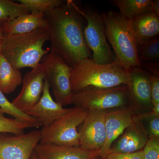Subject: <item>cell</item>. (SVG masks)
Segmentation results:
<instances>
[{"label": "cell", "instance_id": "6da1fadb", "mask_svg": "<svg viewBox=\"0 0 159 159\" xmlns=\"http://www.w3.org/2000/svg\"><path fill=\"white\" fill-rule=\"evenodd\" d=\"M79 8L68 0L45 13L51 51L62 57L71 67L91 56L84 35L85 20Z\"/></svg>", "mask_w": 159, "mask_h": 159}, {"label": "cell", "instance_id": "7a4b0ae2", "mask_svg": "<svg viewBox=\"0 0 159 159\" xmlns=\"http://www.w3.org/2000/svg\"><path fill=\"white\" fill-rule=\"evenodd\" d=\"M48 41L49 35L46 28L24 34L3 35L1 54L18 70L34 69L51 51L50 48H43Z\"/></svg>", "mask_w": 159, "mask_h": 159}, {"label": "cell", "instance_id": "3957f363", "mask_svg": "<svg viewBox=\"0 0 159 159\" xmlns=\"http://www.w3.org/2000/svg\"><path fill=\"white\" fill-rule=\"evenodd\" d=\"M107 38L114 51L115 62L129 70L142 68L138 57V44L130 28L129 20L118 11L109 10L101 15Z\"/></svg>", "mask_w": 159, "mask_h": 159}, {"label": "cell", "instance_id": "277c9868", "mask_svg": "<svg viewBox=\"0 0 159 159\" xmlns=\"http://www.w3.org/2000/svg\"><path fill=\"white\" fill-rule=\"evenodd\" d=\"M129 71L115 62L99 64L90 58L83 59L72 67L70 85L73 92L88 87L110 88L126 84Z\"/></svg>", "mask_w": 159, "mask_h": 159}, {"label": "cell", "instance_id": "5b68a950", "mask_svg": "<svg viewBox=\"0 0 159 159\" xmlns=\"http://www.w3.org/2000/svg\"><path fill=\"white\" fill-rule=\"evenodd\" d=\"M72 104L88 111H109L130 106L126 84L110 88L86 87L73 92Z\"/></svg>", "mask_w": 159, "mask_h": 159}, {"label": "cell", "instance_id": "8992f818", "mask_svg": "<svg viewBox=\"0 0 159 159\" xmlns=\"http://www.w3.org/2000/svg\"><path fill=\"white\" fill-rule=\"evenodd\" d=\"M88 110L74 107L51 125L43 126L40 143L80 147L78 127L84 120Z\"/></svg>", "mask_w": 159, "mask_h": 159}, {"label": "cell", "instance_id": "52a82bcc", "mask_svg": "<svg viewBox=\"0 0 159 159\" xmlns=\"http://www.w3.org/2000/svg\"><path fill=\"white\" fill-rule=\"evenodd\" d=\"M79 10L86 21L84 35L88 48L93 52L92 59L99 64L114 62L115 54L107 40L101 15L95 9L90 8H79Z\"/></svg>", "mask_w": 159, "mask_h": 159}, {"label": "cell", "instance_id": "ba28073f", "mask_svg": "<svg viewBox=\"0 0 159 159\" xmlns=\"http://www.w3.org/2000/svg\"><path fill=\"white\" fill-rule=\"evenodd\" d=\"M40 65L54 93L56 102L62 106L72 104L73 91L70 85L72 67L58 54L50 51L43 58Z\"/></svg>", "mask_w": 159, "mask_h": 159}, {"label": "cell", "instance_id": "9c48e42d", "mask_svg": "<svg viewBox=\"0 0 159 159\" xmlns=\"http://www.w3.org/2000/svg\"><path fill=\"white\" fill-rule=\"evenodd\" d=\"M108 111L89 110L78 127L80 147L85 150L99 151L106 139L105 120Z\"/></svg>", "mask_w": 159, "mask_h": 159}, {"label": "cell", "instance_id": "30bf717a", "mask_svg": "<svg viewBox=\"0 0 159 159\" xmlns=\"http://www.w3.org/2000/svg\"><path fill=\"white\" fill-rule=\"evenodd\" d=\"M40 130L20 135L0 134V159H30L40 142Z\"/></svg>", "mask_w": 159, "mask_h": 159}, {"label": "cell", "instance_id": "8fae6325", "mask_svg": "<svg viewBox=\"0 0 159 159\" xmlns=\"http://www.w3.org/2000/svg\"><path fill=\"white\" fill-rule=\"evenodd\" d=\"M128 87L130 106L139 114L152 109L150 82V73L138 67L129 69Z\"/></svg>", "mask_w": 159, "mask_h": 159}, {"label": "cell", "instance_id": "7c38bea8", "mask_svg": "<svg viewBox=\"0 0 159 159\" xmlns=\"http://www.w3.org/2000/svg\"><path fill=\"white\" fill-rule=\"evenodd\" d=\"M139 114L133 107L109 111L106 116V139L104 145L99 151V157L105 159L110 152L113 143L124 131L134 122V117Z\"/></svg>", "mask_w": 159, "mask_h": 159}, {"label": "cell", "instance_id": "4fadbf2b", "mask_svg": "<svg viewBox=\"0 0 159 159\" xmlns=\"http://www.w3.org/2000/svg\"><path fill=\"white\" fill-rule=\"evenodd\" d=\"M44 80V74L40 64L23 78L21 91L11 102L15 107L25 113L34 107L42 95Z\"/></svg>", "mask_w": 159, "mask_h": 159}, {"label": "cell", "instance_id": "5bb4252c", "mask_svg": "<svg viewBox=\"0 0 159 159\" xmlns=\"http://www.w3.org/2000/svg\"><path fill=\"white\" fill-rule=\"evenodd\" d=\"M50 84L45 79L42 95L39 101L25 113L36 119L42 125H51L66 113L70 108H64L61 104L54 101L50 93Z\"/></svg>", "mask_w": 159, "mask_h": 159}, {"label": "cell", "instance_id": "9a60e30c", "mask_svg": "<svg viewBox=\"0 0 159 159\" xmlns=\"http://www.w3.org/2000/svg\"><path fill=\"white\" fill-rule=\"evenodd\" d=\"M34 152L37 159H94L99 157V151L40 143L36 145Z\"/></svg>", "mask_w": 159, "mask_h": 159}, {"label": "cell", "instance_id": "2e32d148", "mask_svg": "<svg viewBox=\"0 0 159 159\" xmlns=\"http://www.w3.org/2000/svg\"><path fill=\"white\" fill-rule=\"evenodd\" d=\"M148 139V134L145 129L134 119L133 123L112 144L110 153L139 151L143 149Z\"/></svg>", "mask_w": 159, "mask_h": 159}, {"label": "cell", "instance_id": "e0dca14e", "mask_svg": "<svg viewBox=\"0 0 159 159\" xmlns=\"http://www.w3.org/2000/svg\"><path fill=\"white\" fill-rule=\"evenodd\" d=\"M3 35L21 34L46 28L45 13L31 12L2 24Z\"/></svg>", "mask_w": 159, "mask_h": 159}, {"label": "cell", "instance_id": "ac0fdd59", "mask_svg": "<svg viewBox=\"0 0 159 159\" xmlns=\"http://www.w3.org/2000/svg\"><path fill=\"white\" fill-rule=\"evenodd\" d=\"M129 22L137 44L158 36L159 16L153 11L146 12Z\"/></svg>", "mask_w": 159, "mask_h": 159}, {"label": "cell", "instance_id": "d6986e66", "mask_svg": "<svg viewBox=\"0 0 159 159\" xmlns=\"http://www.w3.org/2000/svg\"><path fill=\"white\" fill-rule=\"evenodd\" d=\"M22 81L20 70L15 68L0 53V90L4 94L11 93Z\"/></svg>", "mask_w": 159, "mask_h": 159}, {"label": "cell", "instance_id": "ffe728a7", "mask_svg": "<svg viewBox=\"0 0 159 159\" xmlns=\"http://www.w3.org/2000/svg\"><path fill=\"white\" fill-rule=\"evenodd\" d=\"M111 2L119 9V13L129 21L152 11V0H113Z\"/></svg>", "mask_w": 159, "mask_h": 159}, {"label": "cell", "instance_id": "44dd1931", "mask_svg": "<svg viewBox=\"0 0 159 159\" xmlns=\"http://www.w3.org/2000/svg\"><path fill=\"white\" fill-rule=\"evenodd\" d=\"M31 12L20 3L10 0H0V25Z\"/></svg>", "mask_w": 159, "mask_h": 159}, {"label": "cell", "instance_id": "7402d4cb", "mask_svg": "<svg viewBox=\"0 0 159 159\" xmlns=\"http://www.w3.org/2000/svg\"><path fill=\"white\" fill-rule=\"evenodd\" d=\"M0 111L4 114L11 115L13 118L20 120L21 122L29 123L34 128H38L42 125L29 115L18 110L12 102H10L5 97V94L0 90Z\"/></svg>", "mask_w": 159, "mask_h": 159}, {"label": "cell", "instance_id": "603a6c76", "mask_svg": "<svg viewBox=\"0 0 159 159\" xmlns=\"http://www.w3.org/2000/svg\"><path fill=\"white\" fill-rule=\"evenodd\" d=\"M138 57L142 62H150L159 58V37L138 44Z\"/></svg>", "mask_w": 159, "mask_h": 159}, {"label": "cell", "instance_id": "cb8c5ba5", "mask_svg": "<svg viewBox=\"0 0 159 159\" xmlns=\"http://www.w3.org/2000/svg\"><path fill=\"white\" fill-rule=\"evenodd\" d=\"M134 121L145 129L148 137H159V117L156 116L152 111L135 115Z\"/></svg>", "mask_w": 159, "mask_h": 159}, {"label": "cell", "instance_id": "d4e9b609", "mask_svg": "<svg viewBox=\"0 0 159 159\" xmlns=\"http://www.w3.org/2000/svg\"><path fill=\"white\" fill-rule=\"evenodd\" d=\"M0 111V134H9L20 135L25 134V129L28 128H34L29 123L21 122L15 118L5 116Z\"/></svg>", "mask_w": 159, "mask_h": 159}, {"label": "cell", "instance_id": "484cf974", "mask_svg": "<svg viewBox=\"0 0 159 159\" xmlns=\"http://www.w3.org/2000/svg\"><path fill=\"white\" fill-rule=\"evenodd\" d=\"M20 4L26 7L30 12L45 13L62 5V0H19Z\"/></svg>", "mask_w": 159, "mask_h": 159}, {"label": "cell", "instance_id": "4316f807", "mask_svg": "<svg viewBox=\"0 0 159 159\" xmlns=\"http://www.w3.org/2000/svg\"><path fill=\"white\" fill-rule=\"evenodd\" d=\"M143 151L144 159H159V137H148Z\"/></svg>", "mask_w": 159, "mask_h": 159}, {"label": "cell", "instance_id": "83f0119b", "mask_svg": "<svg viewBox=\"0 0 159 159\" xmlns=\"http://www.w3.org/2000/svg\"><path fill=\"white\" fill-rule=\"evenodd\" d=\"M151 93L152 106L159 103V76L150 73Z\"/></svg>", "mask_w": 159, "mask_h": 159}, {"label": "cell", "instance_id": "f1b7e54d", "mask_svg": "<svg viewBox=\"0 0 159 159\" xmlns=\"http://www.w3.org/2000/svg\"><path fill=\"white\" fill-rule=\"evenodd\" d=\"M105 159H144L143 149L132 153H111Z\"/></svg>", "mask_w": 159, "mask_h": 159}, {"label": "cell", "instance_id": "f546056e", "mask_svg": "<svg viewBox=\"0 0 159 159\" xmlns=\"http://www.w3.org/2000/svg\"><path fill=\"white\" fill-rule=\"evenodd\" d=\"M141 65H142V66H144L146 69L145 70L148 71L150 74L159 76L158 62H146L143 64H141Z\"/></svg>", "mask_w": 159, "mask_h": 159}, {"label": "cell", "instance_id": "4dcf8cb0", "mask_svg": "<svg viewBox=\"0 0 159 159\" xmlns=\"http://www.w3.org/2000/svg\"><path fill=\"white\" fill-rule=\"evenodd\" d=\"M152 11L159 16V1L152 0Z\"/></svg>", "mask_w": 159, "mask_h": 159}, {"label": "cell", "instance_id": "1f68e13d", "mask_svg": "<svg viewBox=\"0 0 159 159\" xmlns=\"http://www.w3.org/2000/svg\"><path fill=\"white\" fill-rule=\"evenodd\" d=\"M151 111L156 116L159 117V103L153 105Z\"/></svg>", "mask_w": 159, "mask_h": 159}, {"label": "cell", "instance_id": "d6a6232c", "mask_svg": "<svg viewBox=\"0 0 159 159\" xmlns=\"http://www.w3.org/2000/svg\"><path fill=\"white\" fill-rule=\"evenodd\" d=\"M3 38V33L2 28V25H0V53H1V46H2V42Z\"/></svg>", "mask_w": 159, "mask_h": 159}, {"label": "cell", "instance_id": "836d02e7", "mask_svg": "<svg viewBox=\"0 0 159 159\" xmlns=\"http://www.w3.org/2000/svg\"><path fill=\"white\" fill-rule=\"evenodd\" d=\"M37 159V157H36V154H35L34 151V152H33V153H32V155H31V159Z\"/></svg>", "mask_w": 159, "mask_h": 159}, {"label": "cell", "instance_id": "e575fe53", "mask_svg": "<svg viewBox=\"0 0 159 159\" xmlns=\"http://www.w3.org/2000/svg\"><path fill=\"white\" fill-rule=\"evenodd\" d=\"M94 159H102L101 158V157H97L96 158H95Z\"/></svg>", "mask_w": 159, "mask_h": 159}]
</instances>
